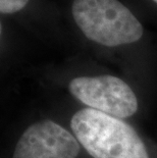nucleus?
<instances>
[{"mask_svg":"<svg viewBox=\"0 0 157 158\" xmlns=\"http://www.w3.org/2000/svg\"><path fill=\"white\" fill-rule=\"evenodd\" d=\"M79 141L52 120H41L27 129L19 138L12 158H76Z\"/></svg>","mask_w":157,"mask_h":158,"instance_id":"4","label":"nucleus"},{"mask_svg":"<svg viewBox=\"0 0 157 158\" xmlns=\"http://www.w3.org/2000/svg\"><path fill=\"white\" fill-rule=\"evenodd\" d=\"M68 88L72 95L89 108L116 118L130 117L138 109L134 91L116 77H80L69 83Z\"/></svg>","mask_w":157,"mask_h":158,"instance_id":"3","label":"nucleus"},{"mask_svg":"<svg viewBox=\"0 0 157 158\" xmlns=\"http://www.w3.org/2000/svg\"><path fill=\"white\" fill-rule=\"evenodd\" d=\"M71 127L93 158H149L142 139L121 118L85 108L73 114Z\"/></svg>","mask_w":157,"mask_h":158,"instance_id":"1","label":"nucleus"},{"mask_svg":"<svg viewBox=\"0 0 157 158\" xmlns=\"http://www.w3.org/2000/svg\"><path fill=\"white\" fill-rule=\"evenodd\" d=\"M72 13L83 34L103 46L131 44L143 36L141 23L118 0H73Z\"/></svg>","mask_w":157,"mask_h":158,"instance_id":"2","label":"nucleus"},{"mask_svg":"<svg viewBox=\"0 0 157 158\" xmlns=\"http://www.w3.org/2000/svg\"><path fill=\"white\" fill-rule=\"evenodd\" d=\"M30 0H0V11L3 15H10L22 10Z\"/></svg>","mask_w":157,"mask_h":158,"instance_id":"5","label":"nucleus"},{"mask_svg":"<svg viewBox=\"0 0 157 158\" xmlns=\"http://www.w3.org/2000/svg\"><path fill=\"white\" fill-rule=\"evenodd\" d=\"M152 1H154L155 3H157V0H152Z\"/></svg>","mask_w":157,"mask_h":158,"instance_id":"6","label":"nucleus"}]
</instances>
